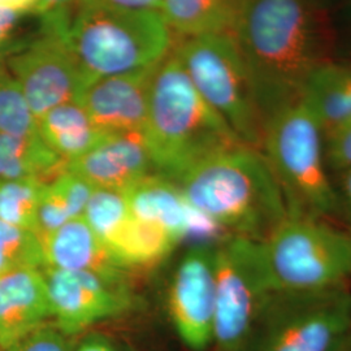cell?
<instances>
[{"instance_id": "1", "label": "cell", "mask_w": 351, "mask_h": 351, "mask_svg": "<svg viewBox=\"0 0 351 351\" xmlns=\"http://www.w3.org/2000/svg\"><path fill=\"white\" fill-rule=\"evenodd\" d=\"M236 39L265 120L302 99L307 81L330 62V27L316 0H247Z\"/></svg>"}, {"instance_id": "2", "label": "cell", "mask_w": 351, "mask_h": 351, "mask_svg": "<svg viewBox=\"0 0 351 351\" xmlns=\"http://www.w3.org/2000/svg\"><path fill=\"white\" fill-rule=\"evenodd\" d=\"M176 184L189 204L229 236L262 242L289 216L262 151L245 143L213 152Z\"/></svg>"}, {"instance_id": "3", "label": "cell", "mask_w": 351, "mask_h": 351, "mask_svg": "<svg viewBox=\"0 0 351 351\" xmlns=\"http://www.w3.org/2000/svg\"><path fill=\"white\" fill-rule=\"evenodd\" d=\"M142 134L155 172L175 182L213 152L243 143L204 101L173 50L160 60L152 78Z\"/></svg>"}, {"instance_id": "4", "label": "cell", "mask_w": 351, "mask_h": 351, "mask_svg": "<svg viewBox=\"0 0 351 351\" xmlns=\"http://www.w3.org/2000/svg\"><path fill=\"white\" fill-rule=\"evenodd\" d=\"M50 13L56 16L68 46L91 82L158 63L175 45L159 11L80 0Z\"/></svg>"}, {"instance_id": "5", "label": "cell", "mask_w": 351, "mask_h": 351, "mask_svg": "<svg viewBox=\"0 0 351 351\" xmlns=\"http://www.w3.org/2000/svg\"><path fill=\"white\" fill-rule=\"evenodd\" d=\"M324 134L303 99L277 110L264 123L261 151L285 195L289 215L326 220L341 215Z\"/></svg>"}, {"instance_id": "6", "label": "cell", "mask_w": 351, "mask_h": 351, "mask_svg": "<svg viewBox=\"0 0 351 351\" xmlns=\"http://www.w3.org/2000/svg\"><path fill=\"white\" fill-rule=\"evenodd\" d=\"M259 246L275 291L337 288L351 278V226L289 215Z\"/></svg>"}, {"instance_id": "7", "label": "cell", "mask_w": 351, "mask_h": 351, "mask_svg": "<svg viewBox=\"0 0 351 351\" xmlns=\"http://www.w3.org/2000/svg\"><path fill=\"white\" fill-rule=\"evenodd\" d=\"M172 50L204 101L243 143L261 150L263 119L236 36L184 38Z\"/></svg>"}, {"instance_id": "8", "label": "cell", "mask_w": 351, "mask_h": 351, "mask_svg": "<svg viewBox=\"0 0 351 351\" xmlns=\"http://www.w3.org/2000/svg\"><path fill=\"white\" fill-rule=\"evenodd\" d=\"M350 328L349 285L274 291L245 351H332Z\"/></svg>"}, {"instance_id": "9", "label": "cell", "mask_w": 351, "mask_h": 351, "mask_svg": "<svg viewBox=\"0 0 351 351\" xmlns=\"http://www.w3.org/2000/svg\"><path fill=\"white\" fill-rule=\"evenodd\" d=\"M216 302L213 351H245L264 306L275 291L258 241L228 236L215 246Z\"/></svg>"}, {"instance_id": "10", "label": "cell", "mask_w": 351, "mask_h": 351, "mask_svg": "<svg viewBox=\"0 0 351 351\" xmlns=\"http://www.w3.org/2000/svg\"><path fill=\"white\" fill-rule=\"evenodd\" d=\"M5 66L36 120L60 104L78 101L91 84L53 13L40 14L36 37L13 53Z\"/></svg>"}, {"instance_id": "11", "label": "cell", "mask_w": 351, "mask_h": 351, "mask_svg": "<svg viewBox=\"0 0 351 351\" xmlns=\"http://www.w3.org/2000/svg\"><path fill=\"white\" fill-rule=\"evenodd\" d=\"M50 298L53 324L69 336L126 313L133 297L126 281L90 272L42 268Z\"/></svg>"}, {"instance_id": "12", "label": "cell", "mask_w": 351, "mask_h": 351, "mask_svg": "<svg viewBox=\"0 0 351 351\" xmlns=\"http://www.w3.org/2000/svg\"><path fill=\"white\" fill-rule=\"evenodd\" d=\"M215 302V246L199 242L177 265L168 300L176 332L191 351L213 348Z\"/></svg>"}, {"instance_id": "13", "label": "cell", "mask_w": 351, "mask_h": 351, "mask_svg": "<svg viewBox=\"0 0 351 351\" xmlns=\"http://www.w3.org/2000/svg\"><path fill=\"white\" fill-rule=\"evenodd\" d=\"M84 219L126 271L158 263L177 246L162 229L137 220L120 191L95 189Z\"/></svg>"}, {"instance_id": "14", "label": "cell", "mask_w": 351, "mask_h": 351, "mask_svg": "<svg viewBox=\"0 0 351 351\" xmlns=\"http://www.w3.org/2000/svg\"><path fill=\"white\" fill-rule=\"evenodd\" d=\"M159 63L97 78L85 88L78 101L101 133L112 136L143 132L151 84Z\"/></svg>"}, {"instance_id": "15", "label": "cell", "mask_w": 351, "mask_h": 351, "mask_svg": "<svg viewBox=\"0 0 351 351\" xmlns=\"http://www.w3.org/2000/svg\"><path fill=\"white\" fill-rule=\"evenodd\" d=\"M130 213L142 223L162 229L177 243L213 234L217 228L189 204L181 189L168 177L151 173L123 191Z\"/></svg>"}, {"instance_id": "16", "label": "cell", "mask_w": 351, "mask_h": 351, "mask_svg": "<svg viewBox=\"0 0 351 351\" xmlns=\"http://www.w3.org/2000/svg\"><path fill=\"white\" fill-rule=\"evenodd\" d=\"M66 168L94 189L120 193L141 178L156 173L142 133L107 136Z\"/></svg>"}, {"instance_id": "17", "label": "cell", "mask_w": 351, "mask_h": 351, "mask_svg": "<svg viewBox=\"0 0 351 351\" xmlns=\"http://www.w3.org/2000/svg\"><path fill=\"white\" fill-rule=\"evenodd\" d=\"M51 319L50 298L42 269L0 275V351Z\"/></svg>"}, {"instance_id": "18", "label": "cell", "mask_w": 351, "mask_h": 351, "mask_svg": "<svg viewBox=\"0 0 351 351\" xmlns=\"http://www.w3.org/2000/svg\"><path fill=\"white\" fill-rule=\"evenodd\" d=\"M39 241L43 249L45 267L90 272L110 280L126 281L125 268L116 262L84 216L68 221Z\"/></svg>"}, {"instance_id": "19", "label": "cell", "mask_w": 351, "mask_h": 351, "mask_svg": "<svg viewBox=\"0 0 351 351\" xmlns=\"http://www.w3.org/2000/svg\"><path fill=\"white\" fill-rule=\"evenodd\" d=\"M247 0H163L160 13L180 39L236 33Z\"/></svg>"}, {"instance_id": "20", "label": "cell", "mask_w": 351, "mask_h": 351, "mask_svg": "<svg viewBox=\"0 0 351 351\" xmlns=\"http://www.w3.org/2000/svg\"><path fill=\"white\" fill-rule=\"evenodd\" d=\"M39 137L66 163L81 158L107 136L93 124L78 101H68L37 120Z\"/></svg>"}, {"instance_id": "21", "label": "cell", "mask_w": 351, "mask_h": 351, "mask_svg": "<svg viewBox=\"0 0 351 351\" xmlns=\"http://www.w3.org/2000/svg\"><path fill=\"white\" fill-rule=\"evenodd\" d=\"M302 99L324 132L351 119V62H328L307 81Z\"/></svg>"}, {"instance_id": "22", "label": "cell", "mask_w": 351, "mask_h": 351, "mask_svg": "<svg viewBox=\"0 0 351 351\" xmlns=\"http://www.w3.org/2000/svg\"><path fill=\"white\" fill-rule=\"evenodd\" d=\"M68 163L36 136L0 133V180H39L50 182Z\"/></svg>"}, {"instance_id": "23", "label": "cell", "mask_w": 351, "mask_h": 351, "mask_svg": "<svg viewBox=\"0 0 351 351\" xmlns=\"http://www.w3.org/2000/svg\"><path fill=\"white\" fill-rule=\"evenodd\" d=\"M95 189L80 176L68 171L46 182L38 204V239H43L68 221L82 217Z\"/></svg>"}, {"instance_id": "24", "label": "cell", "mask_w": 351, "mask_h": 351, "mask_svg": "<svg viewBox=\"0 0 351 351\" xmlns=\"http://www.w3.org/2000/svg\"><path fill=\"white\" fill-rule=\"evenodd\" d=\"M45 184L39 180H0V220L36 233L38 204Z\"/></svg>"}, {"instance_id": "25", "label": "cell", "mask_w": 351, "mask_h": 351, "mask_svg": "<svg viewBox=\"0 0 351 351\" xmlns=\"http://www.w3.org/2000/svg\"><path fill=\"white\" fill-rule=\"evenodd\" d=\"M43 267V249L37 234L0 220V275Z\"/></svg>"}, {"instance_id": "26", "label": "cell", "mask_w": 351, "mask_h": 351, "mask_svg": "<svg viewBox=\"0 0 351 351\" xmlns=\"http://www.w3.org/2000/svg\"><path fill=\"white\" fill-rule=\"evenodd\" d=\"M0 133L38 134L37 120L29 110L21 88L5 64H0Z\"/></svg>"}, {"instance_id": "27", "label": "cell", "mask_w": 351, "mask_h": 351, "mask_svg": "<svg viewBox=\"0 0 351 351\" xmlns=\"http://www.w3.org/2000/svg\"><path fill=\"white\" fill-rule=\"evenodd\" d=\"M39 26V14L0 11V64L36 37Z\"/></svg>"}, {"instance_id": "28", "label": "cell", "mask_w": 351, "mask_h": 351, "mask_svg": "<svg viewBox=\"0 0 351 351\" xmlns=\"http://www.w3.org/2000/svg\"><path fill=\"white\" fill-rule=\"evenodd\" d=\"M73 336L64 333L53 323H46L4 351H73Z\"/></svg>"}, {"instance_id": "29", "label": "cell", "mask_w": 351, "mask_h": 351, "mask_svg": "<svg viewBox=\"0 0 351 351\" xmlns=\"http://www.w3.org/2000/svg\"><path fill=\"white\" fill-rule=\"evenodd\" d=\"M326 159L330 173L351 167V119L326 130Z\"/></svg>"}, {"instance_id": "30", "label": "cell", "mask_w": 351, "mask_h": 351, "mask_svg": "<svg viewBox=\"0 0 351 351\" xmlns=\"http://www.w3.org/2000/svg\"><path fill=\"white\" fill-rule=\"evenodd\" d=\"M339 178L335 182L339 197L341 213L345 215L351 224V167L337 173Z\"/></svg>"}, {"instance_id": "31", "label": "cell", "mask_w": 351, "mask_h": 351, "mask_svg": "<svg viewBox=\"0 0 351 351\" xmlns=\"http://www.w3.org/2000/svg\"><path fill=\"white\" fill-rule=\"evenodd\" d=\"M0 11L40 14V0H0Z\"/></svg>"}, {"instance_id": "32", "label": "cell", "mask_w": 351, "mask_h": 351, "mask_svg": "<svg viewBox=\"0 0 351 351\" xmlns=\"http://www.w3.org/2000/svg\"><path fill=\"white\" fill-rule=\"evenodd\" d=\"M108 4L136 11H159L163 0H103Z\"/></svg>"}, {"instance_id": "33", "label": "cell", "mask_w": 351, "mask_h": 351, "mask_svg": "<svg viewBox=\"0 0 351 351\" xmlns=\"http://www.w3.org/2000/svg\"><path fill=\"white\" fill-rule=\"evenodd\" d=\"M73 351H119L117 348L112 345L108 339H103L99 336H93L82 339Z\"/></svg>"}, {"instance_id": "34", "label": "cell", "mask_w": 351, "mask_h": 351, "mask_svg": "<svg viewBox=\"0 0 351 351\" xmlns=\"http://www.w3.org/2000/svg\"><path fill=\"white\" fill-rule=\"evenodd\" d=\"M77 1L80 0H40V14L52 11H62L75 5Z\"/></svg>"}, {"instance_id": "35", "label": "cell", "mask_w": 351, "mask_h": 351, "mask_svg": "<svg viewBox=\"0 0 351 351\" xmlns=\"http://www.w3.org/2000/svg\"><path fill=\"white\" fill-rule=\"evenodd\" d=\"M341 25L343 29V36L346 38V45L349 47L351 53V0H345L343 8H342V17H341Z\"/></svg>"}, {"instance_id": "36", "label": "cell", "mask_w": 351, "mask_h": 351, "mask_svg": "<svg viewBox=\"0 0 351 351\" xmlns=\"http://www.w3.org/2000/svg\"><path fill=\"white\" fill-rule=\"evenodd\" d=\"M332 351H351V328L342 336Z\"/></svg>"}]
</instances>
